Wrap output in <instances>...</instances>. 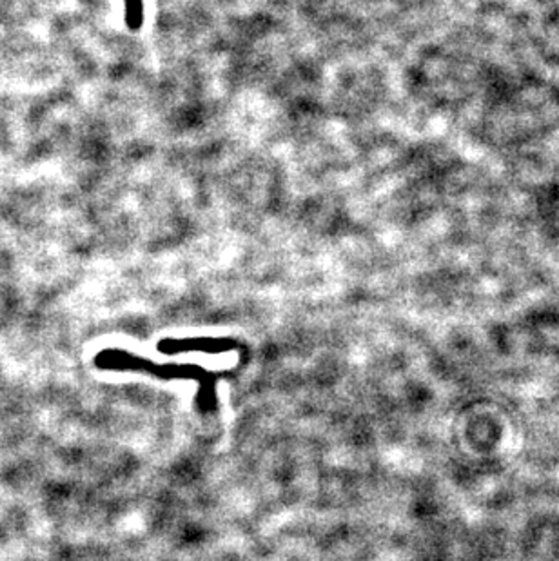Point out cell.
I'll return each instance as SVG.
<instances>
[{
    "label": "cell",
    "mask_w": 559,
    "mask_h": 561,
    "mask_svg": "<svg viewBox=\"0 0 559 561\" xmlns=\"http://www.w3.org/2000/svg\"><path fill=\"white\" fill-rule=\"evenodd\" d=\"M124 20L127 29L138 32L144 26V0H124Z\"/></svg>",
    "instance_id": "1"
}]
</instances>
